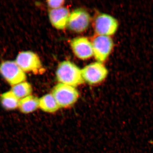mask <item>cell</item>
Segmentation results:
<instances>
[{
	"label": "cell",
	"instance_id": "cell-1",
	"mask_svg": "<svg viewBox=\"0 0 153 153\" xmlns=\"http://www.w3.org/2000/svg\"><path fill=\"white\" fill-rule=\"evenodd\" d=\"M56 76L59 83L76 87L84 83L81 69L69 60H65L58 65Z\"/></svg>",
	"mask_w": 153,
	"mask_h": 153
},
{
	"label": "cell",
	"instance_id": "cell-2",
	"mask_svg": "<svg viewBox=\"0 0 153 153\" xmlns=\"http://www.w3.org/2000/svg\"><path fill=\"white\" fill-rule=\"evenodd\" d=\"M52 95L60 108H66L73 105L79 97V93L76 88L58 83L53 88Z\"/></svg>",
	"mask_w": 153,
	"mask_h": 153
},
{
	"label": "cell",
	"instance_id": "cell-3",
	"mask_svg": "<svg viewBox=\"0 0 153 153\" xmlns=\"http://www.w3.org/2000/svg\"><path fill=\"white\" fill-rule=\"evenodd\" d=\"M15 62L24 72L41 74L44 68L40 57L32 51H23L17 55Z\"/></svg>",
	"mask_w": 153,
	"mask_h": 153
},
{
	"label": "cell",
	"instance_id": "cell-4",
	"mask_svg": "<svg viewBox=\"0 0 153 153\" xmlns=\"http://www.w3.org/2000/svg\"><path fill=\"white\" fill-rule=\"evenodd\" d=\"M0 74L12 86L25 82L27 79L26 73L15 61L7 60L1 62L0 64Z\"/></svg>",
	"mask_w": 153,
	"mask_h": 153
},
{
	"label": "cell",
	"instance_id": "cell-5",
	"mask_svg": "<svg viewBox=\"0 0 153 153\" xmlns=\"http://www.w3.org/2000/svg\"><path fill=\"white\" fill-rule=\"evenodd\" d=\"M91 42L96 60L103 63L109 57L113 49L114 43L112 38L109 36L97 35Z\"/></svg>",
	"mask_w": 153,
	"mask_h": 153
},
{
	"label": "cell",
	"instance_id": "cell-6",
	"mask_svg": "<svg viewBox=\"0 0 153 153\" xmlns=\"http://www.w3.org/2000/svg\"><path fill=\"white\" fill-rule=\"evenodd\" d=\"M82 78L84 82L90 85L100 83L106 78L108 70L100 62H96L88 64L81 69Z\"/></svg>",
	"mask_w": 153,
	"mask_h": 153
},
{
	"label": "cell",
	"instance_id": "cell-7",
	"mask_svg": "<svg viewBox=\"0 0 153 153\" xmlns=\"http://www.w3.org/2000/svg\"><path fill=\"white\" fill-rule=\"evenodd\" d=\"M94 30L97 35L112 36L116 33L119 27L118 22L115 18L108 14H99L94 22Z\"/></svg>",
	"mask_w": 153,
	"mask_h": 153
},
{
	"label": "cell",
	"instance_id": "cell-8",
	"mask_svg": "<svg viewBox=\"0 0 153 153\" xmlns=\"http://www.w3.org/2000/svg\"><path fill=\"white\" fill-rule=\"evenodd\" d=\"M90 22L91 16L87 11L76 9L70 13L67 27L75 33H81L87 30Z\"/></svg>",
	"mask_w": 153,
	"mask_h": 153
},
{
	"label": "cell",
	"instance_id": "cell-9",
	"mask_svg": "<svg viewBox=\"0 0 153 153\" xmlns=\"http://www.w3.org/2000/svg\"><path fill=\"white\" fill-rule=\"evenodd\" d=\"M70 45L74 55L81 60H87L93 56L91 41L86 37L73 38L70 41Z\"/></svg>",
	"mask_w": 153,
	"mask_h": 153
},
{
	"label": "cell",
	"instance_id": "cell-10",
	"mask_svg": "<svg viewBox=\"0 0 153 153\" xmlns=\"http://www.w3.org/2000/svg\"><path fill=\"white\" fill-rule=\"evenodd\" d=\"M69 10L66 7L50 10L49 13V21L52 26L58 30H64L67 27L70 15Z\"/></svg>",
	"mask_w": 153,
	"mask_h": 153
},
{
	"label": "cell",
	"instance_id": "cell-11",
	"mask_svg": "<svg viewBox=\"0 0 153 153\" xmlns=\"http://www.w3.org/2000/svg\"><path fill=\"white\" fill-rule=\"evenodd\" d=\"M19 109L20 112L28 114L39 108V99L32 95L20 100Z\"/></svg>",
	"mask_w": 153,
	"mask_h": 153
},
{
	"label": "cell",
	"instance_id": "cell-12",
	"mask_svg": "<svg viewBox=\"0 0 153 153\" xmlns=\"http://www.w3.org/2000/svg\"><path fill=\"white\" fill-rule=\"evenodd\" d=\"M39 108L45 112L53 113L60 108L52 94H48L39 99Z\"/></svg>",
	"mask_w": 153,
	"mask_h": 153
},
{
	"label": "cell",
	"instance_id": "cell-13",
	"mask_svg": "<svg viewBox=\"0 0 153 153\" xmlns=\"http://www.w3.org/2000/svg\"><path fill=\"white\" fill-rule=\"evenodd\" d=\"M20 100L11 91L3 93L0 95V104L4 109L13 111L19 108Z\"/></svg>",
	"mask_w": 153,
	"mask_h": 153
},
{
	"label": "cell",
	"instance_id": "cell-14",
	"mask_svg": "<svg viewBox=\"0 0 153 153\" xmlns=\"http://www.w3.org/2000/svg\"><path fill=\"white\" fill-rule=\"evenodd\" d=\"M10 91L20 100L32 95L33 87L30 83L25 81L13 85Z\"/></svg>",
	"mask_w": 153,
	"mask_h": 153
},
{
	"label": "cell",
	"instance_id": "cell-15",
	"mask_svg": "<svg viewBox=\"0 0 153 153\" xmlns=\"http://www.w3.org/2000/svg\"><path fill=\"white\" fill-rule=\"evenodd\" d=\"M65 1L64 0H57V1H47V4L48 7L51 10L53 9H57L62 7L65 3Z\"/></svg>",
	"mask_w": 153,
	"mask_h": 153
}]
</instances>
